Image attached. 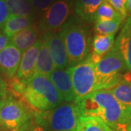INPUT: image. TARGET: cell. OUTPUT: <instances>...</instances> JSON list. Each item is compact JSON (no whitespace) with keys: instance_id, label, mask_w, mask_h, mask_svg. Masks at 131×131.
I'll use <instances>...</instances> for the list:
<instances>
[{"instance_id":"7a4b0ae2","label":"cell","mask_w":131,"mask_h":131,"mask_svg":"<svg viewBox=\"0 0 131 131\" xmlns=\"http://www.w3.org/2000/svg\"><path fill=\"white\" fill-rule=\"evenodd\" d=\"M81 117L82 116L77 103L70 102L50 110L36 111L34 120L47 131H77Z\"/></svg>"},{"instance_id":"f1b7e54d","label":"cell","mask_w":131,"mask_h":131,"mask_svg":"<svg viewBox=\"0 0 131 131\" xmlns=\"http://www.w3.org/2000/svg\"><path fill=\"white\" fill-rule=\"evenodd\" d=\"M9 96L5 79L0 75V98L7 99Z\"/></svg>"},{"instance_id":"3957f363","label":"cell","mask_w":131,"mask_h":131,"mask_svg":"<svg viewBox=\"0 0 131 131\" xmlns=\"http://www.w3.org/2000/svg\"><path fill=\"white\" fill-rule=\"evenodd\" d=\"M24 97L26 101L37 111L50 110L63 101L49 77L38 74H35L28 81Z\"/></svg>"},{"instance_id":"30bf717a","label":"cell","mask_w":131,"mask_h":131,"mask_svg":"<svg viewBox=\"0 0 131 131\" xmlns=\"http://www.w3.org/2000/svg\"><path fill=\"white\" fill-rule=\"evenodd\" d=\"M41 45V39H38L36 43L22 54L16 77L27 83L28 81L35 74L36 61Z\"/></svg>"},{"instance_id":"484cf974","label":"cell","mask_w":131,"mask_h":131,"mask_svg":"<svg viewBox=\"0 0 131 131\" xmlns=\"http://www.w3.org/2000/svg\"><path fill=\"white\" fill-rule=\"evenodd\" d=\"M108 2L112 6L117 13L125 18L127 15V0H108Z\"/></svg>"},{"instance_id":"83f0119b","label":"cell","mask_w":131,"mask_h":131,"mask_svg":"<svg viewBox=\"0 0 131 131\" xmlns=\"http://www.w3.org/2000/svg\"><path fill=\"white\" fill-rule=\"evenodd\" d=\"M9 13L6 5L5 0H0V28H2L7 20Z\"/></svg>"},{"instance_id":"8fae6325","label":"cell","mask_w":131,"mask_h":131,"mask_svg":"<svg viewBox=\"0 0 131 131\" xmlns=\"http://www.w3.org/2000/svg\"><path fill=\"white\" fill-rule=\"evenodd\" d=\"M21 56L20 51L11 43L0 52V72L7 79L16 75Z\"/></svg>"},{"instance_id":"7402d4cb","label":"cell","mask_w":131,"mask_h":131,"mask_svg":"<svg viewBox=\"0 0 131 131\" xmlns=\"http://www.w3.org/2000/svg\"><path fill=\"white\" fill-rule=\"evenodd\" d=\"M123 20V18H119L108 20H95L94 31L97 34H115L119 30Z\"/></svg>"},{"instance_id":"ac0fdd59","label":"cell","mask_w":131,"mask_h":131,"mask_svg":"<svg viewBox=\"0 0 131 131\" xmlns=\"http://www.w3.org/2000/svg\"><path fill=\"white\" fill-rule=\"evenodd\" d=\"M31 26V17H20L9 15L2 27L3 34L9 39L16 34Z\"/></svg>"},{"instance_id":"f546056e","label":"cell","mask_w":131,"mask_h":131,"mask_svg":"<svg viewBox=\"0 0 131 131\" xmlns=\"http://www.w3.org/2000/svg\"><path fill=\"white\" fill-rule=\"evenodd\" d=\"M10 43V39L4 34H0V52L4 50Z\"/></svg>"},{"instance_id":"1f68e13d","label":"cell","mask_w":131,"mask_h":131,"mask_svg":"<svg viewBox=\"0 0 131 131\" xmlns=\"http://www.w3.org/2000/svg\"><path fill=\"white\" fill-rule=\"evenodd\" d=\"M5 101H6V99H5V98H0V110L2 109V108L3 107V106H4V104H5Z\"/></svg>"},{"instance_id":"8992f818","label":"cell","mask_w":131,"mask_h":131,"mask_svg":"<svg viewBox=\"0 0 131 131\" xmlns=\"http://www.w3.org/2000/svg\"><path fill=\"white\" fill-rule=\"evenodd\" d=\"M36 111L25 99L20 100L9 95L0 110V125L5 129L18 130L32 119Z\"/></svg>"},{"instance_id":"d6a6232c","label":"cell","mask_w":131,"mask_h":131,"mask_svg":"<svg viewBox=\"0 0 131 131\" xmlns=\"http://www.w3.org/2000/svg\"><path fill=\"white\" fill-rule=\"evenodd\" d=\"M12 131H18V130H16V129H15V130H12Z\"/></svg>"},{"instance_id":"7c38bea8","label":"cell","mask_w":131,"mask_h":131,"mask_svg":"<svg viewBox=\"0 0 131 131\" xmlns=\"http://www.w3.org/2000/svg\"><path fill=\"white\" fill-rule=\"evenodd\" d=\"M48 77L61 94L63 101L68 103L74 102V92L69 68L67 69H55Z\"/></svg>"},{"instance_id":"9c48e42d","label":"cell","mask_w":131,"mask_h":131,"mask_svg":"<svg viewBox=\"0 0 131 131\" xmlns=\"http://www.w3.org/2000/svg\"><path fill=\"white\" fill-rule=\"evenodd\" d=\"M43 39L47 43L56 69H65L66 67L69 65V59L64 42L60 34H58L56 32L45 33Z\"/></svg>"},{"instance_id":"44dd1931","label":"cell","mask_w":131,"mask_h":131,"mask_svg":"<svg viewBox=\"0 0 131 131\" xmlns=\"http://www.w3.org/2000/svg\"><path fill=\"white\" fill-rule=\"evenodd\" d=\"M9 15L20 17H31L34 9L28 0H5Z\"/></svg>"},{"instance_id":"cb8c5ba5","label":"cell","mask_w":131,"mask_h":131,"mask_svg":"<svg viewBox=\"0 0 131 131\" xmlns=\"http://www.w3.org/2000/svg\"><path fill=\"white\" fill-rule=\"evenodd\" d=\"M123 18L108 2H103L95 13L93 21L95 20H108L113 19ZM125 19V18H124Z\"/></svg>"},{"instance_id":"4fadbf2b","label":"cell","mask_w":131,"mask_h":131,"mask_svg":"<svg viewBox=\"0 0 131 131\" xmlns=\"http://www.w3.org/2000/svg\"><path fill=\"white\" fill-rule=\"evenodd\" d=\"M114 37L115 34H96L94 37L92 41V53L89 55V58L94 65L112 48L115 42Z\"/></svg>"},{"instance_id":"ba28073f","label":"cell","mask_w":131,"mask_h":131,"mask_svg":"<svg viewBox=\"0 0 131 131\" xmlns=\"http://www.w3.org/2000/svg\"><path fill=\"white\" fill-rule=\"evenodd\" d=\"M72 3L69 0H57L44 12L39 27L42 32H56L61 28L71 13Z\"/></svg>"},{"instance_id":"277c9868","label":"cell","mask_w":131,"mask_h":131,"mask_svg":"<svg viewBox=\"0 0 131 131\" xmlns=\"http://www.w3.org/2000/svg\"><path fill=\"white\" fill-rule=\"evenodd\" d=\"M61 38L65 45L69 65L75 66L89 56L90 38L87 28L75 19H71L61 28Z\"/></svg>"},{"instance_id":"2e32d148","label":"cell","mask_w":131,"mask_h":131,"mask_svg":"<svg viewBox=\"0 0 131 131\" xmlns=\"http://www.w3.org/2000/svg\"><path fill=\"white\" fill-rule=\"evenodd\" d=\"M38 35L37 30L31 26L14 35L10 39V43L24 53L36 43Z\"/></svg>"},{"instance_id":"5b68a950","label":"cell","mask_w":131,"mask_h":131,"mask_svg":"<svg viewBox=\"0 0 131 131\" xmlns=\"http://www.w3.org/2000/svg\"><path fill=\"white\" fill-rule=\"evenodd\" d=\"M127 70L117 43L104 56L95 64L96 90H109L122 79V71Z\"/></svg>"},{"instance_id":"d4e9b609","label":"cell","mask_w":131,"mask_h":131,"mask_svg":"<svg viewBox=\"0 0 131 131\" xmlns=\"http://www.w3.org/2000/svg\"><path fill=\"white\" fill-rule=\"evenodd\" d=\"M57 0H28L34 11L45 12Z\"/></svg>"},{"instance_id":"e0dca14e","label":"cell","mask_w":131,"mask_h":131,"mask_svg":"<svg viewBox=\"0 0 131 131\" xmlns=\"http://www.w3.org/2000/svg\"><path fill=\"white\" fill-rule=\"evenodd\" d=\"M103 2L108 0H76L75 13L82 21L93 22L95 13Z\"/></svg>"},{"instance_id":"5bb4252c","label":"cell","mask_w":131,"mask_h":131,"mask_svg":"<svg viewBox=\"0 0 131 131\" xmlns=\"http://www.w3.org/2000/svg\"><path fill=\"white\" fill-rule=\"evenodd\" d=\"M115 42L123 57L127 69L131 71V16L127 20Z\"/></svg>"},{"instance_id":"4316f807","label":"cell","mask_w":131,"mask_h":131,"mask_svg":"<svg viewBox=\"0 0 131 131\" xmlns=\"http://www.w3.org/2000/svg\"><path fill=\"white\" fill-rule=\"evenodd\" d=\"M18 131H47L44 127L35 123L34 120V117L29 121L25 123L24 125L18 129Z\"/></svg>"},{"instance_id":"d6986e66","label":"cell","mask_w":131,"mask_h":131,"mask_svg":"<svg viewBox=\"0 0 131 131\" xmlns=\"http://www.w3.org/2000/svg\"><path fill=\"white\" fill-rule=\"evenodd\" d=\"M108 90L119 103L131 108V81L122 79Z\"/></svg>"},{"instance_id":"603a6c76","label":"cell","mask_w":131,"mask_h":131,"mask_svg":"<svg viewBox=\"0 0 131 131\" xmlns=\"http://www.w3.org/2000/svg\"><path fill=\"white\" fill-rule=\"evenodd\" d=\"M5 81L9 96L10 95L20 100H24V93L27 83L18 79L16 75L7 79Z\"/></svg>"},{"instance_id":"ffe728a7","label":"cell","mask_w":131,"mask_h":131,"mask_svg":"<svg viewBox=\"0 0 131 131\" xmlns=\"http://www.w3.org/2000/svg\"><path fill=\"white\" fill-rule=\"evenodd\" d=\"M77 131H114L98 117H81Z\"/></svg>"},{"instance_id":"52a82bcc","label":"cell","mask_w":131,"mask_h":131,"mask_svg":"<svg viewBox=\"0 0 131 131\" xmlns=\"http://www.w3.org/2000/svg\"><path fill=\"white\" fill-rule=\"evenodd\" d=\"M74 92L76 102L96 90L95 65L88 58L69 68Z\"/></svg>"},{"instance_id":"9a60e30c","label":"cell","mask_w":131,"mask_h":131,"mask_svg":"<svg viewBox=\"0 0 131 131\" xmlns=\"http://www.w3.org/2000/svg\"><path fill=\"white\" fill-rule=\"evenodd\" d=\"M55 69L56 66L52 59L47 43L42 39L41 40V45L36 61L35 74L44 75L48 77Z\"/></svg>"},{"instance_id":"6da1fadb","label":"cell","mask_w":131,"mask_h":131,"mask_svg":"<svg viewBox=\"0 0 131 131\" xmlns=\"http://www.w3.org/2000/svg\"><path fill=\"white\" fill-rule=\"evenodd\" d=\"M74 103L82 117H98L114 131H125L131 123V108L119 103L108 90L93 91Z\"/></svg>"},{"instance_id":"4dcf8cb0","label":"cell","mask_w":131,"mask_h":131,"mask_svg":"<svg viewBox=\"0 0 131 131\" xmlns=\"http://www.w3.org/2000/svg\"><path fill=\"white\" fill-rule=\"evenodd\" d=\"M127 10L130 13V16H131V0H127Z\"/></svg>"}]
</instances>
